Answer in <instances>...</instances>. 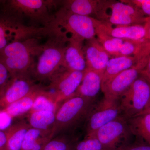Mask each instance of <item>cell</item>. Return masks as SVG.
Returning <instances> with one entry per match:
<instances>
[{
	"mask_svg": "<svg viewBox=\"0 0 150 150\" xmlns=\"http://www.w3.org/2000/svg\"><path fill=\"white\" fill-rule=\"evenodd\" d=\"M96 99L74 95L59 104L56 110L53 137L59 134L71 133L83 122H85L96 104Z\"/></svg>",
	"mask_w": 150,
	"mask_h": 150,
	"instance_id": "cell-4",
	"label": "cell"
},
{
	"mask_svg": "<svg viewBox=\"0 0 150 150\" xmlns=\"http://www.w3.org/2000/svg\"><path fill=\"white\" fill-rule=\"evenodd\" d=\"M60 103L56 102L54 97L43 87L38 96L30 111L48 110L56 112Z\"/></svg>",
	"mask_w": 150,
	"mask_h": 150,
	"instance_id": "cell-27",
	"label": "cell"
},
{
	"mask_svg": "<svg viewBox=\"0 0 150 150\" xmlns=\"http://www.w3.org/2000/svg\"><path fill=\"white\" fill-rule=\"evenodd\" d=\"M149 57L140 61L134 67L119 73L102 84L101 91L104 97L118 100L144 69Z\"/></svg>",
	"mask_w": 150,
	"mask_h": 150,
	"instance_id": "cell-11",
	"label": "cell"
},
{
	"mask_svg": "<svg viewBox=\"0 0 150 150\" xmlns=\"http://www.w3.org/2000/svg\"><path fill=\"white\" fill-rule=\"evenodd\" d=\"M7 137L6 130H0V150H6Z\"/></svg>",
	"mask_w": 150,
	"mask_h": 150,
	"instance_id": "cell-32",
	"label": "cell"
},
{
	"mask_svg": "<svg viewBox=\"0 0 150 150\" xmlns=\"http://www.w3.org/2000/svg\"><path fill=\"white\" fill-rule=\"evenodd\" d=\"M84 51L87 69L104 73L108 61L112 57L105 50L96 37L86 40Z\"/></svg>",
	"mask_w": 150,
	"mask_h": 150,
	"instance_id": "cell-16",
	"label": "cell"
},
{
	"mask_svg": "<svg viewBox=\"0 0 150 150\" xmlns=\"http://www.w3.org/2000/svg\"><path fill=\"white\" fill-rule=\"evenodd\" d=\"M61 1L7 0L1 1L0 8L22 24L37 28H48L54 12Z\"/></svg>",
	"mask_w": 150,
	"mask_h": 150,
	"instance_id": "cell-1",
	"label": "cell"
},
{
	"mask_svg": "<svg viewBox=\"0 0 150 150\" xmlns=\"http://www.w3.org/2000/svg\"><path fill=\"white\" fill-rule=\"evenodd\" d=\"M56 121L55 112L48 110L30 111L28 121L30 127L41 130H52Z\"/></svg>",
	"mask_w": 150,
	"mask_h": 150,
	"instance_id": "cell-24",
	"label": "cell"
},
{
	"mask_svg": "<svg viewBox=\"0 0 150 150\" xmlns=\"http://www.w3.org/2000/svg\"><path fill=\"white\" fill-rule=\"evenodd\" d=\"M110 2L100 0H66L61 1L60 6L72 13L91 18L96 17V19L106 21Z\"/></svg>",
	"mask_w": 150,
	"mask_h": 150,
	"instance_id": "cell-14",
	"label": "cell"
},
{
	"mask_svg": "<svg viewBox=\"0 0 150 150\" xmlns=\"http://www.w3.org/2000/svg\"><path fill=\"white\" fill-rule=\"evenodd\" d=\"M49 33L47 28L26 26L20 23L0 8V51L14 41L47 36Z\"/></svg>",
	"mask_w": 150,
	"mask_h": 150,
	"instance_id": "cell-7",
	"label": "cell"
},
{
	"mask_svg": "<svg viewBox=\"0 0 150 150\" xmlns=\"http://www.w3.org/2000/svg\"><path fill=\"white\" fill-rule=\"evenodd\" d=\"M121 150H150V145L146 143L130 144Z\"/></svg>",
	"mask_w": 150,
	"mask_h": 150,
	"instance_id": "cell-31",
	"label": "cell"
},
{
	"mask_svg": "<svg viewBox=\"0 0 150 150\" xmlns=\"http://www.w3.org/2000/svg\"><path fill=\"white\" fill-rule=\"evenodd\" d=\"M71 133H64L53 137L42 150H71L76 142Z\"/></svg>",
	"mask_w": 150,
	"mask_h": 150,
	"instance_id": "cell-26",
	"label": "cell"
},
{
	"mask_svg": "<svg viewBox=\"0 0 150 150\" xmlns=\"http://www.w3.org/2000/svg\"><path fill=\"white\" fill-rule=\"evenodd\" d=\"M148 103H150V99L149 101V102Z\"/></svg>",
	"mask_w": 150,
	"mask_h": 150,
	"instance_id": "cell-37",
	"label": "cell"
},
{
	"mask_svg": "<svg viewBox=\"0 0 150 150\" xmlns=\"http://www.w3.org/2000/svg\"><path fill=\"white\" fill-rule=\"evenodd\" d=\"M108 9L111 13L108 15L106 21L112 25L125 26L144 24L146 17L139 8L124 1H110Z\"/></svg>",
	"mask_w": 150,
	"mask_h": 150,
	"instance_id": "cell-13",
	"label": "cell"
},
{
	"mask_svg": "<svg viewBox=\"0 0 150 150\" xmlns=\"http://www.w3.org/2000/svg\"><path fill=\"white\" fill-rule=\"evenodd\" d=\"M53 137L52 130L30 128L25 134L21 150H42Z\"/></svg>",
	"mask_w": 150,
	"mask_h": 150,
	"instance_id": "cell-21",
	"label": "cell"
},
{
	"mask_svg": "<svg viewBox=\"0 0 150 150\" xmlns=\"http://www.w3.org/2000/svg\"><path fill=\"white\" fill-rule=\"evenodd\" d=\"M95 29L97 38L105 50L112 57L119 56V51L124 40L112 37L98 28L95 27Z\"/></svg>",
	"mask_w": 150,
	"mask_h": 150,
	"instance_id": "cell-25",
	"label": "cell"
},
{
	"mask_svg": "<svg viewBox=\"0 0 150 150\" xmlns=\"http://www.w3.org/2000/svg\"><path fill=\"white\" fill-rule=\"evenodd\" d=\"M144 25L146 32L145 39L150 40V17H146Z\"/></svg>",
	"mask_w": 150,
	"mask_h": 150,
	"instance_id": "cell-33",
	"label": "cell"
},
{
	"mask_svg": "<svg viewBox=\"0 0 150 150\" xmlns=\"http://www.w3.org/2000/svg\"><path fill=\"white\" fill-rule=\"evenodd\" d=\"M48 37L30 72L31 76L39 81L48 80L62 68L69 37L64 33H51Z\"/></svg>",
	"mask_w": 150,
	"mask_h": 150,
	"instance_id": "cell-3",
	"label": "cell"
},
{
	"mask_svg": "<svg viewBox=\"0 0 150 150\" xmlns=\"http://www.w3.org/2000/svg\"><path fill=\"white\" fill-rule=\"evenodd\" d=\"M42 37L30 38L10 43L0 51V61L11 76L30 74L35 64L34 59L42 51Z\"/></svg>",
	"mask_w": 150,
	"mask_h": 150,
	"instance_id": "cell-2",
	"label": "cell"
},
{
	"mask_svg": "<svg viewBox=\"0 0 150 150\" xmlns=\"http://www.w3.org/2000/svg\"><path fill=\"white\" fill-rule=\"evenodd\" d=\"M127 120L133 135L150 145V114L143 113Z\"/></svg>",
	"mask_w": 150,
	"mask_h": 150,
	"instance_id": "cell-23",
	"label": "cell"
},
{
	"mask_svg": "<svg viewBox=\"0 0 150 150\" xmlns=\"http://www.w3.org/2000/svg\"><path fill=\"white\" fill-rule=\"evenodd\" d=\"M103 73L86 69L75 95L90 99H96L101 90Z\"/></svg>",
	"mask_w": 150,
	"mask_h": 150,
	"instance_id": "cell-18",
	"label": "cell"
},
{
	"mask_svg": "<svg viewBox=\"0 0 150 150\" xmlns=\"http://www.w3.org/2000/svg\"><path fill=\"white\" fill-rule=\"evenodd\" d=\"M43 88V87L38 86L26 96L3 108V111L11 118L19 117L29 112L32 109L38 96Z\"/></svg>",
	"mask_w": 150,
	"mask_h": 150,
	"instance_id": "cell-20",
	"label": "cell"
},
{
	"mask_svg": "<svg viewBox=\"0 0 150 150\" xmlns=\"http://www.w3.org/2000/svg\"><path fill=\"white\" fill-rule=\"evenodd\" d=\"M11 75L6 66L0 61V91L10 79Z\"/></svg>",
	"mask_w": 150,
	"mask_h": 150,
	"instance_id": "cell-30",
	"label": "cell"
},
{
	"mask_svg": "<svg viewBox=\"0 0 150 150\" xmlns=\"http://www.w3.org/2000/svg\"><path fill=\"white\" fill-rule=\"evenodd\" d=\"M144 59L138 56H119L111 57L108 61L105 70L102 84L119 73L136 66L140 61Z\"/></svg>",
	"mask_w": 150,
	"mask_h": 150,
	"instance_id": "cell-19",
	"label": "cell"
},
{
	"mask_svg": "<svg viewBox=\"0 0 150 150\" xmlns=\"http://www.w3.org/2000/svg\"><path fill=\"white\" fill-rule=\"evenodd\" d=\"M84 71H71L61 68L48 81L45 89L58 103L74 95L83 78Z\"/></svg>",
	"mask_w": 150,
	"mask_h": 150,
	"instance_id": "cell-9",
	"label": "cell"
},
{
	"mask_svg": "<svg viewBox=\"0 0 150 150\" xmlns=\"http://www.w3.org/2000/svg\"><path fill=\"white\" fill-rule=\"evenodd\" d=\"M141 75L144 77L148 81L150 85V74L143 70L141 73Z\"/></svg>",
	"mask_w": 150,
	"mask_h": 150,
	"instance_id": "cell-34",
	"label": "cell"
},
{
	"mask_svg": "<svg viewBox=\"0 0 150 150\" xmlns=\"http://www.w3.org/2000/svg\"><path fill=\"white\" fill-rule=\"evenodd\" d=\"M139 8L146 17H150V0L123 1Z\"/></svg>",
	"mask_w": 150,
	"mask_h": 150,
	"instance_id": "cell-29",
	"label": "cell"
},
{
	"mask_svg": "<svg viewBox=\"0 0 150 150\" xmlns=\"http://www.w3.org/2000/svg\"><path fill=\"white\" fill-rule=\"evenodd\" d=\"M38 86L30 74L11 76L0 91V107L5 108L30 93Z\"/></svg>",
	"mask_w": 150,
	"mask_h": 150,
	"instance_id": "cell-12",
	"label": "cell"
},
{
	"mask_svg": "<svg viewBox=\"0 0 150 150\" xmlns=\"http://www.w3.org/2000/svg\"><path fill=\"white\" fill-rule=\"evenodd\" d=\"M120 115L121 110L118 100L109 99L104 97L99 102H97L85 122V137H93L100 128Z\"/></svg>",
	"mask_w": 150,
	"mask_h": 150,
	"instance_id": "cell-10",
	"label": "cell"
},
{
	"mask_svg": "<svg viewBox=\"0 0 150 150\" xmlns=\"http://www.w3.org/2000/svg\"><path fill=\"white\" fill-rule=\"evenodd\" d=\"M30 128L28 123L25 121L10 126L6 130L7 137L6 150H21L25 134Z\"/></svg>",
	"mask_w": 150,
	"mask_h": 150,
	"instance_id": "cell-22",
	"label": "cell"
},
{
	"mask_svg": "<svg viewBox=\"0 0 150 150\" xmlns=\"http://www.w3.org/2000/svg\"><path fill=\"white\" fill-rule=\"evenodd\" d=\"M84 41L77 37H69L62 68L71 71H85L87 65L84 51Z\"/></svg>",
	"mask_w": 150,
	"mask_h": 150,
	"instance_id": "cell-15",
	"label": "cell"
},
{
	"mask_svg": "<svg viewBox=\"0 0 150 150\" xmlns=\"http://www.w3.org/2000/svg\"><path fill=\"white\" fill-rule=\"evenodd\" d=\"M71 150H103L102 145L95 137H85L76 142Z\"/></svg>",
	"mask_w": 150,
	"mask_h": 150,
	"instance_id": "cell-28",
	"label": "cell"
},
{
	"mask_svg": "<svg viewBox=\"0 0 150 150\" xmlns=\"http://www.w3.org/2000/svg\"><path fill=\"white\" fill-rule=\"evenodd\" d=\"M133 136L127 119L120 115L100 128L93 137L103 150H121L130 144L129 142Z\"/></svg>",
	"mask_w": 150,
	"mask_h": 150,
	"instance_id": "cell-8",
	"label": "cell"
},
{
	"mask_svg": "<svg viewBox=\"0 0 150 150\" xmlns=\"http://www.w3.org/2000/svg\"><path fill=\"white\" fill-rule=\"evenodd\" d=\"M150 99V84L140 75L119 98L121 115L129 119L139 115L144 110Z\"/></svg>",
	"mask_w": 150,
	"mask_h": 150,
	"instance_id": "cell-6",
	"label": "cell"
},
{
	"mask_svg": "<svg viewBox=\"0 0 150 150\" xmlns=\"http://www.w3.org/2000/svg\"><path fill=\"white\" fill-rule=\"evenodd\" d=\"M95 26L106 34L123 40H139L145 39L146 30L144 25L125 26H115L107 22L100 21L94 18Z\"/></svg>",
	"mask_w": 150,
	"mask_h": 150,
	"instance_id": "cell-17",
	"label": "cell"
},
{
	"mask_svg": "<svg viewBox=\"0 0 150 150\" xmlns=\"http://www.w3.org/2000/svg\"><path fill=\"white\" fill-rule=\"evenodd\" d=\"M143 113H149L150 114V103H148L147 105L145 108L144 110L140 114H143ZM140 115V114H139Z\"/></svg>",
	"mask_w": 150,
	"mask_h": 150,
	"instance_id": "cell-35",
	"label": "cell"
},
{
	"mask_svg": "<svg viewBox=\"0 0 150 150\" xmlns=\"http://www.w3.org/2000/svg\"><path fill=\"white\" fill-rule=\"evenodd\" d=\"M51 33H64L85 41L96 37L94 18L79 15L60 7L48 27Z\"/></svg>",
	"mask_w": 150,
	"mask_h": 150,
	"instance_id": "cell-5",
	"label": "cell"
},
{
	"mask_svg": "<svg viewBox=\"0 0 150 150\" xmlns=\"http://www.w3.org/2000/svg\"><path fill=\"white\" fill-rule=\"evenodd\" d=\"M145 71L147 72L150 73V57L148 62L144 70Z\"/></svg>",
	"mask_w": 150,
	"mask_h": 150,
	"instance_id": "cell-36",
	"label": "cell"
}]
</instances>
